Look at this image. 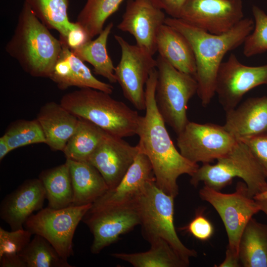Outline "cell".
<instances>
[{
    "instance_id": "1",
    "label": "cell",
    "mask_w": 267,
    "mask_h": 267,
    "mask_svg": "<svg viewBox=\"0 0 267 267\" xmlns=\"http://www.w3.org/2000/svg\"><path fill=\"white\" fill-rule=\"evenodd\" d=\"M158 72L150 73L145 87V114L142 116L137 135L140 151L150 161L157 185L176 197L178 194V178L192 176L199 167L184 158L175 147L157 108L155 100Z\"/></svg>"
},
{
    "instance_id": "2",
    "label": "cell",
    "mask_w": 267,
    "mask_h": 267,
    "mask_svg": "<svg viewBox=\"0 0 267 267\" xmlns=\"http://www.w3.org/2000/svg\"><path fill=\"white\" fill-rule=\"evenodd\" d=\"M165 23L182 34L191 46L196 62L197 93L205 107L215 94L216 77L223 57L243 44L253 31L254 22L244 18L231 30L221 34H211L180 18L166 17Z\"/></svg>"
},
{
    "instance_id": "3",
    "label": "cell",
    "mask_w": 267,
    "mask_h": 267,
    "mask_svg": "<svg viewBox=\"0 0 267 267\" xmlns=\"http://www.w3.org/2000/svg\"><path fill=\"white\" fill-rule=\"evenodd\" d=\"M5 49L32 76L49 78L62 44L24 2L14 33Z\"/></svg>"
},
{
    "instance_id": "4",
    "label": "cell",
    "mask_w": 267,
    "mask_h": 267,
    "mask_svg": "<svg viewBox=\"0 0 267 267\" xmlns=\"http://www.w3.org/2000/svg\"><path fill=\"white\" fill-rule=\"evenodd\" d=\"M110 94L91 88L68 92L60 103L78 118L88 120L120 138L137 134L142 116Z\"/></svg>"
},
{
    "instance_id": "5",
    "label": "cell",
    "mask_w": 267,
    "mask_h": 267,
    "mask_svg": "<svg viewBox=\"0 0 267 267\" xmlns=\"http://www.w3.org/2000/svg\"><path fill=\"white\" fill-rule=\"evenodd\" d=\"M214 165L203 164L191 176L190 182L197 186L200 182L220 190L239 178L246 184L249 195H255L267 189V178L248 146L237 140L232 149L219 158Z\"/></svg>"
},
{
    "instance_id": "6",
    "label": "cell",
    "mask_w": 267,
    "mask_h": 267,
    "mask_svg": "<svg viewBox=\"0 0 267 267\" xmlns=\"http://www.w3.org/2000/svg\"><path fill=\"white\" fill-rule=\"evenodd\" d=\"M174 197L161 189L153 179L145 187L134 203L138 211L142 233L150 241L162 238L166 241L188 265L197 253L186 247L179 239L174 224Z\"/></svg>"
},
{
    "instance_id": "7",
    "label": "cell",
    "mask_w": 267,
    "mask_h": 267,
    "mask_svg": "<svg viewBox=\"0 0 267 267\" xmlns=\"http://www.w3.org/2000/svg\"><path fill=\"white\" fill-rule=\"evenodd\" d=\"M156 60V105L165 122L178 135L189 122L187 104L197 93L198 84L194 76L177 70L160 55Z\"/></svg>"
},
{
    "instance_id": "8",
    "label": "cell",
    "mask_w": 267,
    "mask_h": 267,
    "mask_svg": "<svg viewBox=\"0 0 267 267\" xmlns=\"http://www.w3.org/2000/svg\"><path fill=\"white\" fill-rule=\"evenodd\" d=\"M199 194L220 216L227 235V248L238 254L239 241L246 226L253 216L261 211L258 202L249 195L246 184L238 182L235 191L231 193H222L204 185Z\"/></svg>"
},
{
    "instance_id": "9",
    "label": "cell",
    "mask_w": 267,
    "mask_h": 267,
    "mask_svg": "<svg viewBox=\"0 0 267 267\" xmlns=\"http://www.w3.org/2000/svg\"><path fill=\"white\" fill-rule=\"evenodd\" d=\"M92 204L71 205L60 209L49 207L32 214L24 223L32 234L40 235L47 240L59 254L67 260L74 255L73 239L75 230Z\"/></svg>"
},
{
    "instance_id": "10",
    "label": "cell",
    "mask_w": 267,
    "mask_h": 267,
    "mask_svg": "<svg viewBox=\"0 0 267 267\" xmlns=\"http://www.w3.org/2000/svg\"><path fill=\"white\" fill-rule=\"evenodd\" d=\"M121 51L115 75L124 96L138 110H145V88L150 73L157 67L153 55L136 44L127 42L115 35Z\"/></svg>"
},
{
    "instance_id": "11",
    "label": "cell",
    "mask_w": 267,
    "mask_h": 267,
    "mask_svg": "<svg viewBox=\"0 0 267 267\" xmlns=\"http://www.w3.org/2000/svg\"><path fill=\"white\" fill-rule=\"evenodd\" d=\"M177 141L184 158L195 163L207 164L225 155L237 140L223 126L189 121Z\"/></svg>"
},
{
    "instance_id": "12",
    "label": "cell",
    "mask_w": 267,
    "mask_h": 267,
    "mask_svg": "<svg viewBox=\"0 0 267 267\" xmlns=\"http://www.w3.org/2000/svg\"><path fill=\"white\" fill-rule=\"evenodd\" d=\"M263 85H267V64L247 66L231 53L219 69L215 93L226 112L236 108L248 91Z\"/></svg>"
},
{
    "instance_id": "13",
    "label": "cell",
    "mask_w": 267,
    "mask_h": 267,
    "mask_svg": "<svg viewBox=\"0 0 267 267\" xmlns=\"http://www.w3.org/2000/svg\"><path fill=\"white\" fill-rule=\"evenodd\" d=\"M180 19L213 34L228 32L244 18L242 0H187Z\"/></svg>"
},
{
    "instance_id": "14",
    "label": "cell",
    "mask_w": 267,
    "mask_h": 267,
    "mask_svg": "<svg viewBox=\"0 0 267 267\" xmlns=\"http://www.w3.org/2000/svg\"><path fill=\"white\" fill-rule=\"evenodd\" d=\"M82 220L93 235L90 250L94 254H98L104 248L118 241L120 236L140 224L134 203L88 211Z\"/></svg>"
},
{
    "instance_id": "15",
    "label": "cell",
    "mask_w": 267,
    "mask_h": 267,
    "mask_svg": "<svg viewBox=\"0 0 267 267\" xmlns=\"http://www.w3.org/2000/svg\"><path fill=\"white\" fill-rule=\"evenodd\" d=\"M166 18L164 11L151 0H128L117 27L132 35L137 45L154 55L157 35Z\"/></svg>"
},
{
    "instance_id": "16",
    "label": "cell",
    "mask_w": 267,
    "mask_h": 267,
    "mask_svg": "<svg viewBox=\"0 0 267 267\" xmlns=\"http://www.w3.org/2000/svg\"><path fill=\"white\" fill-rule=\"evenodd\" d=\"M139 151L138 144L132 146L108 133L87 162L97 169L110 189L120 182Z\"/></svg>"
},
{
    "instance_id": "17",
    "label": "cell",
    "mask_w": 267,
    "mask_h": 267,
    "mask_svg": "<svg viewBox=\"0 0 267 267\" xmlns=\"http://www.w3.org/2000/svg\"><path fill=\"white\" fill-rule=\"evenodd\" d=\"M153 179L155 178L151 163L140 151L120 182L92 203L89 211L133 204L147 183Z\"/></svg>"
},
{
    "instance_id": "18",
    "label": "cell",
    "mask_w": 267,
    "mask_h": 267,
    "mask_svg": "<svg viewBox=\"0 0 267 267\" xmlns=\"http://www.w3.org/2000/svg\"><path fill=\"white\" fill-rule=\"evenodd\" d=\"M45 198V190L40 179H27L2 200L0 218L11 230L23 228L33 212L43 208Z\"/></svg>"
},
{
    "instance_id": "19",
    "label": "cell",
    "mask_w": 267,
    "mask_h": 267,
    "mask_svg": "<svg viewBox=\"0 0 267 267\" xmlns=\"http://www.w3.org/2000/svg\"><path fill=\"white\" fill-rule=\"evenodd\" d=\"M61 43V51L49 77L57 87L61 90L71 87L91 88L111 94L113 86L96 79L84 61L65 43Z\"/></svg>"
},
{
    "instance_id": "20",
    "label": "cell",
    "mask_w": 267,
    "mask_h": 267,
    "mask_svg": "<svg viewBox=\"0 0 267 267\" xmlns=\"http://www.w3.org/2000/svg\"><path fill=\"white\" fill-rule=\"evenodd\" d=\"M223 126L237 140L267 134V96L249 98L226 112Z\"/></svg>"
},
{
    "instance_id": "21",
    "label": "cell",
    "mask_w": 267,
    "mask_h": 267,
    "mask_svg": "<svg viewBox=\"0 0 267 267\" xmlns=\"http://www.w3.org/2000/svg\"><path fill=\"white\" fill-rule=\"evenodd\" d=\"M36 119L43 131L45 143L53 151H63L79 122L78 117L53 101L43 105Z\"/></svg>"
},
{
    "instance_id": "22",
    "label": "cell",
    "mask_w": 267,
    "mask_h": 267,
    "mask_svg": "<svg viewBox=\"0 0 267 267\" xmlns=\"http://www.w3.org/2000/svg\"><path fill=\"white\" fill-rule=\"evenodd\" d=\"M157 51L177 70L196 75V62L190 44L180 32L164 24L160 28L156 39Z\"/></svg>"
},
{
    "instance_id": "23",
    "label": "cell",
    "mask_w": 267,
    "mask_h": 267,
    "mask_svg": "<svg viewBox=\"0 0 267 267\" xmlns=\"http://www.w3.org/2000/svg\"><path fill=\"white\" fill-rule=\"evenodd\" d=\"M66 162L69 166L73 191L72 205L92 204L109 189L101 174L89 162L67 159Z\"/></svg>"
},
{
    "instance_id": "24",
    "label": "cell",
    "mask_w": 267,
    "mask_h": 267,
    "mask_svg": "<svg viewBox=\"0 0 267 267\" xmlns=\"http://www.w3.org/2000/svg\"><path fill=\"white\" fill-rule=\"evenodd\" d=\"M241 267H267V224L252 218L246 226L238 246Z\"/></svg>"
},
{
    "instance_id": "25",
    "label": "cell",
    "mask_w": 267,
    "mask_h": 267,
    "mask_svg": "<svg viewBox=\"0 0 267 267\" xmlns=\"http://www.w3.org/2000/svg\"><path fill=\"white\" fill-rule=\"evenodd\" d=\"M113 26V22L109 23L95 39L71 50L82 61L90 63L95 74L103 77L110 83H115V67L107 50V40Z\"/></svg>"
},
{
    "instance_id": "26",
    "label": "cell",
    "mask_w": 267,
    "mask_h": 267,
    "mask_svg": "<svg viewBox=\"0 0 267 267\" xmlns=\"http://www.w3.org/2000/svg\"><path fill=\"white\" fill-rule=\"evenodd\" d=\"M149 243L151 248L146 252L116 253L111 255L135 267H185L189 266L165 240L157 238Z\"/></svg>"
},
{
    "instance_id": "27",
    "label": "cell",
    "mask_w": 267,
    "mask_h": 267,
    "mask_svg": "<svg viewBox=\"0 0 267 267\" xmlns=\"http://www.w3.org/2000/svg\"><path fill=\"white\" fill-rule=\"evenodd\" d=\"M45 192L48 207L60 209L72 205L73 191L67 162L43 171L39 178Z\"/></svg>"
},
{
    "instance_id": "28",
    "label": "cell",
    "mask_w": 267,
    "mask_h": 267,
    "mask_svg": "<svg viewBox=\"0 0 267 267\" xmlns=\"http://www.w3.org/2000/svg\"><path fill=\"white\" fill-rule=\"evenodd\" d=\"M37 17L49 29L59 33V40L64 41L69 32L78 27L68 16L69 0H24Z\"/></svg>"
},
{
    "instance_id": "29",
    "label": "cell",
    "mask_w": 267,
    "mask_h": 267,
    "mask_svg": "<svg viewBox=\"0 0 267 267\" xmlns=\"http://www.w3.org/2000/svg\"><path fill=\"white\" fill-rule=\"evenodd\" d=\"M107 134L92 123L79 118L76 130L63 151L66 159L88 161Z\"/></svg>"
},
{
    "instance_id": "30",
    "label": "cell",
    "mask_w": 267,
    "mask_h": 267,
    "mask_svg": "<svg viewBox=\"0 0 267 267\" xmlns=\"http://www.w3.org/2000/svg\"><path fill=\"white\" fill-rule=\"evenodd\" d=\"M123 0H87L76 22L91 40L102 32L107 19L118 10Z\"/></svg>"
},
{
    "instance_id": "31",
    "label": "cell",
    "mask_w": 267,
    "mask_h": 267,
    "mask_svg": "<svg viewBox=\"0 0 267 267\" xmlns=\"http://www.w3.org/2000/svg\"><path fill=\"white\" fill-rule=\"evenodd\" d=\"M25 267H72L43 237L34 238L19 254Z\"/></svg>"
},
{
    "instance_id": "32",
    "label": "cell",
    "mask_w": 267,
    "mask_h": 267,
    "mask_svg": "<svg viewBox=\"0 0 267 267\" xmlns=\"http://www.w3.org/2000/svg\"><path fill=\"white\" fill-rule=\"evenodd\" d=\"M3 136L11 150L30 144L45 143L46 141L42 128L37 119L20 120L13 123Z\"/></svg>"
},
{
    "instance_id": "33",
    "label": "cell",
    "mask_w": 267,
    "mask_h": 267,
    "mask_svg": "<svg viewBox=\"0 0 267 267\" xmlns=\"http://www.w3.org/2000/svg\"><path fill=\"white\" fill-rule=\"evenodd\" d=\"M254 27L243 43V54L250 57L267 51V14L260 7L252 8Z\"/></svg>"
},
{
    "instance_id": "34",
    "label": "cell",
    "mask_w": 267,
    "mask_h": 267,
    "mask_svg": "<svg viewBox=\"0 0 267 267\" xmlns=\"http://www.w3.org/2000/svg\"><path fill=\"white\" fill-rule=\"evenodd\" d=\"M32 235L27 229L8 231L0 227V257L19 255L31 241Z\"/></svg>"
},
{
    "instance_id": "35",
    "label": "cell",
    "mask_w": 267,
    "mask_h": 267,
    "mask_svg": "<svg viewBox=\"0 0 267 267\" xmlns=\"http://www.w3.org/2000/svg\"><path fill=\"white\" fill-rule=\"evenodd\" d=\"M180 229L189 233L201 241L209 239L214 234V228L211 222L202 212H197L194 218Z\"/></svg>"
},
{
    "instance_id": "36",
    "label": "cell",
    "mask_w": 267,
    "mask_h": 267,
    "mask_svg": "<svg viewBox=\"0 0 267 267\" xmlns=\"http://www.w3.org/2000/svg\"><path fill=\"white\" fill-rule=\"evenodd\" d=\"M240 141L250 148L267 178V134Z\"/></svg>"
},
{
    "instance_id": "37",
    "label": "cell",
    "mask_w": 267,
    "mask_h": 267,
    "mask_svg": "<svg viewBox=\"0 0 267 267\" xmlns=\"http://www.w3.org/2000/svg\"><path fill=\"white\" fill-rule=\"evenodd\" d=\"M158 7L160 8L170 17L179 18L183 6L187 0H151Z\"/></svg>"
},
{
    "instance_id": "38",
    "label": "cell",
    "mask_w": 267,
    "mask_h": 267,
    "mask_svg": "<svg viewBox=\"0 0 267 267\" xmlns=\"http://www.w3.org/2000/svg\"><path fill=\"white\" fill-rule=\"evenodd\" d=\"M89 40H91L89 39L87 33L78 25L77 28L69 32L64 41H60L65 43L70 49H73Z\"/></svg>"
},
{
    "instance_id": "39",
    "label": "cell",
    "mask_w": 267,
    "mask_h": 267,
    "mask_svg": "<svg viewBox=\"0 0 267 267\" xmlns=\"http://www.w3.org/2000/svg\"><path fill=\"white\" fill-rule=\"evenodd\" d=\"M1 267H25L19 255H5L0 257Z\"/></svg>"
},
{
    "instance_id": "40",
    "label": "cell",
    "mask_w": 267,
    "mask_h": 267,
    "mask_svg": "<svg viewBox=\"0 0 267 267\" xmlns=\"http://www.w3.org/2000/svg\"><path fill=\"white\" fill-rule=\"evenodd\" d=\"M219 267H241L239 255L234 253L228 248L225 252L224 260L220 264Z\"/></svg>"
},
{
    "instance_id": "41",
    "label": "cell",
    "mask_w": 267,
    "mask_h": 267,
    "mask_svg": "<svg viewBox=\"0 0 267 267\" xmlns=\"http://www.w3.org/2000/svg\"><path fill=\"white\" fill-rule=\"evenodd\" d=\"M11 151L9 146L2 135L0 137V160L1 161Z\"/></svg>"
},
{
    "instance_id": "42",
    "label": "cell",
    "mask_w": 267,
    "mask_h": 267,
    "mask_svg": "<svg viewBox=\"0 0 267 267\" xmlns=\"http://www.w3.org/2000/svg\"><path fill=\"white\" fill-rule=\"evenodd\" d=\"M256 201L260 205L261 211H263L267 216V200Z\"/></svg>"
},
{
    "instance_id": "43",
    "label": "cell",
    "mask_w": 267,
    "mask_h": 267,
    "mask_svg": "<svg viewBox=\"0 0 267 267\" xmlns=\"http://www.w3.org/2000/svg\"><path fill=\"white\" fill-rule=\"evenodd\" d=\"M253 198L256 200H267V189L255 195Z\"/></svg>"
}]
</instances>
